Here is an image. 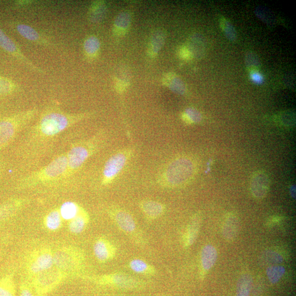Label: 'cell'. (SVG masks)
Returning <instances> with one entry per match:
<instances>
[{
	"label": "cell",
	"instance_id": "ab89813d",
	"mask_svg": "<svg viewBox=\"0 0 296 296\" xmlns=\"http://www.w3.org/2000/svg\"><path fill=\"white\" fill-rule=\"evenodd\" d=\"M251 79L257 84H261L263 83V78L260 73L258 71L251 72Z\"/></svg>",
	"mask_w": 296,
	"mask_h": 296
},
{
	"label": "cell",
	"instance_id": "277c9868",
	"mask_svg": "<svg viewBox=\"0 0 296 296\" xmlns=\"http://www.w3.org/2000/svg\"><path fill=\"white\" fill-rule=\"evenodd\" d=\"M196 166L193 159L181 156L169 161L159 171L157 183L163 188L173 189L188 183L196 173Z\"/></svg>",
	"mask_w": 296,
	"mask_h": 296
},
{
	"label": "cell",
	"instance_id": "52a82bcc",
	"mask_svg": "<svg viewBox=\"0 0 296 296\" xmlns=\"http://www.w3.org/2000/svg\"><path fill=\"white\" fill-rule=\"evenodd\" d=\"M107 213L116 227L138 244H143L145 240L139 233L137 223L132 214L122 207L109 206Z\"/></svg>",
	"mask_w": 296,
	"mask_h": 296
},
{
	"label": "cell",
	"instance_id": "8d00e7d4",
	"mask_svg": "<svg viewBox=\"0 0 296 296\" xmlns=\"http://www.w3.org/2000/svg\"><path fill=\"white\" fill-rule=\"evenodd\" d=\"M246 64L248 69L251 72L257 71L260 66V60L257 56L252 52L248 53L246 56Z\"/></svg>",
	"mask_w": 296,
	"mask_h": 296
},
{
	"label": "cell",
	"instance_id": "d6a6232c",
	"mask_svg": "<svg viewBox=\"0 0 296 296\" xmlns=\"http://www.w3.org/2000/svg\"><path fill=\"white\" fill-rule=\"evenodd\" d=\"M285 273V268L280 265L269 266L266 270V276L273 284H277Z\"/></svg>",
	"mask_w": 296,
	"mask_h": 296
},
{
	"label": "cell",
	"instance_id": "836d02e7",
	"mask_svg": "<svg viewBox=\"0 0 296 296\" xmlns=\"http://www.w3.org/2000/svg\"><path fill=\"white\" fill-rule=\"evenodd\" d=\"M17 85L12 80L0 76V97L12 94L18 90Z\"/></svg>",
	"mask_w": 296,
	"mask_h": 296
},
{
	"label": "cell",
	"instance_id": "d6986e66",
	"mask_svg": "<svg viewBox=\"0 0 296 296\" xmlns=\"http://www.w3.org/2000/svg\"><path fill=\"white\" fill-rule=\"evenodd\" d=\"M217 255V250L212 245H207L203 249L201 257V275L210 270L215 264Z\"/></svg>",
	"mask_w": 296,
	"mask_h": 296
},
{
	"label": "cell",
	"instance_id": "603a6c76",
	"mask_svg": "<svg viewBox=\"0 0 296 296\" xmlns=\"http://www.w3.org/2000/svg\"><path fill=\"white\" fill-rule=\"evenodd\" d=\"M84 53L89 60H94L100 54L101 42L97 36L90 35L85 40L83 44Z\"/></svg>",
	"mask_w": 296,
	"mask_h": 296
},
{
	"label": "cell",
	"instance_id": "ee69618b",
	"mask_svg": "<svg viewBox=\"0 0 296 296\" xmlns=\"http://www.w3.org/2000/svg\"><path fill=\"white\" fill-rule=\"evenodd\" d=\"M160 296H166V295H160Z\"/></svg>",
	"mask_w": 296,
	"mask_h": 296
},
{
	"label": "cell",
	"instance_id": "7c38bea8",
	"mask_svg": "<svg viewBox=\"0 0 296 296\" xmlns=\"http://www.w3.org/2000/svg\"><path fill=\"white\" fill-rule=\"evenodd\" d=\"M0 47L17 58L21 63H23L27 68L32 71L39 73H44V71L35 65L31 61L22 53L21 50L9 36H7L1 29H0Z\"/></svg>",
	"mask_w": 296,
	"mask_h": 296
},
{
	"label": "cell",
	"instance_id": "5bb4252c",
	"mask_svg": "<svg viewBox=\"0 0 296 296\" xmlns=\"http://www.w3.org/2000/svg\"><path fill=\"white\" fill-rule=\"evenodd\" d=\"M139 207L148 221L158 219L166 211V206L164 204L150 199H144L140 201Z\"/></svg>",
	"mask_w": 296,
	"mask_h": 296
},
{
	"label": "cell",
	"instance_id": "5b68a950",
	"mask_svg": "<svg viewBox=\"0 0 296 296\" xmlns=\"http://www.w3.org/2000/svg\"><path fill=\"white\" fill-rule=\"evenodd\" d=\"M38 108L20 111L0 118V151L8 146L38 117Z\"/></svg>",
	"mask_w": 296,
	"mask_h": 296
},
{
	"label": "cell",
	"instance_id": "e0dca14e",
	"mask_svg": "<svg viewBox=\"0 0 296 296\" xmlns=\"http://www.w3.org/2000/svg\"><path fill=\"white\" fill-rule=\"evenodd\" d=\"M16 29L21 36L29 41L40 46H49L51 45V43L48 39L31 26L18 23L16 24Z\"/></svg>",
	"mask_w": 296,
	"mask_h": 296
},
{
	"label": "cell",
	"instance_id": "8992f818",
	"mask_svg": "<svg viewBox=\"0 0 296 296\" xmlns=\"http://www.w3.org/2000/svg\"><path fill=\"white\" fill-rule=\"evenodd\" d=\"M136 150L135 146L126 147L118 151L108 159L103 169L101 178L102 186H108L115 180L135 155Z\"/></svg>",
	"mask_w": 296,
	"mask_h": 296
},
{
	"label": "cell",
	"instance_id": "ffe728a7",
	"mask_svg": "<svg viewBox=\"0 0 296 296\" xmlns=\"http://www.w3.org/2000/svg\"><path fill=\"white\" fill-rule=\"evenodd\" d=\"M24 202L20 199H14L0 205V222L12 217L20 209Z\"/></svg>",
	"mask_w": 296,
	"mask_h": 296
},
{
	"label": "cell",
	"instance_id": "6da1fadb",
	"mask_svg": "<svg viewBox=\"0 0 296 296\" xmlns=\"http://www.w3.org/2000/svg\"><path fill=\"white\" fill-rule=\"evenodd\" d=\"M94 114L92 112L69 113L56 103L50 104L24 131L17 146L16 156L21 171L26 174L38 168L41 160L65 131Z\"/></svg>",
	"mask_w": 296,
	"mask_h": 296
},
{
	"label": "cell",
	"instance_id": "484cf974",
	"mask_svg": "<svg viewBox=\"0 0 296 296\" xmlns=\"http://www.w3.org/2000/svg\"><path fill=\"white\" fill-rule=\"evenodd\" d=\"M129 267L133 272L144 276H154L157 269L154 266L140 259H134L129 263Z\"/></svg>",
	"mask_w": 296,
	"mask_h": 296
},
{
	"label": "cell",
	"instance_id": "8fae6325",
	"mask_svg": "<svg viewBox=\"0 0 296 296\" xmlns=\"http://www.w3.org/2000/svg\"><path fill=\"white\" fill-rule=\"evenodd\" d=\"M54 254L47 248L36 250L29 256L27 269L30 275L35 277L39 274L53 268Z\"/></svg>",
	"mask_w": 296,
	"mask_h": 296
},
{
	"label": "cell",
	"instance_id": "ac0fdd59",
	"mask_svg": "<svg viewBox=\"0 0 296 296\" xmlns=\"http://www.w3.org/2000/svg\"><path fill=\"white\" fill-rule=\"evenodd\" d=\"M239 230V220L235 214H228L225 218L221 228V233L228 241H234Z\"/></svg>",
	"mask_w": 296,
	"mask_h": 296
},
{
	"label": "cell",
	"instance_id": "2e32d148",
	"mask_svg": "<svg viewBox=\"0 0 296 296\" xmlns=\"http://www.w3.org/2000/svg\"><path fill=\"white\" fill-rule=\"evenodd\" d=\"M270 187L268 176L263 172L256 173L251 180L252 194L257 199H263L267 195Z\"/></svg>",
	"mask_w": 296,
	"mask_h": 296
},
{
	"label": "cell",
	"instance_id": "44dd1931",
	"mask_svg": "<svg viewBox=\"0 0 296 296\" xmlns=\"http://www.w3.org/2000/svg\"><path fill=\"white\" fill-rule=\"evenodd\" d=\"M90 221V216L87 212L81 207L77 216L69 221V231L73 234L83 232Z\"/></svg>",
	"mask_w": 296,
	"mask_h": 296
},
{
	"label": "cell",
	"instance_id": "d590c367",
	"mask_svg": "<svg viewBox=\"0 0 296 296\" xmlns=\"http://www.w3.org/2000/svg\"><path fill=\"white\" fill-rule=\"evenodd\" d=\"M220 26L222 30L227 36V38L231 41H235L237 38L236 32L233 26L230 21L225 18H221L219 20Z\"/></svg>",
	"mask_w": 296,
	"mask_h": 296
},
{
	"label": "cell",
	"instance_id": "ba28073f",
	"mask_svg": "<svg viewBox=\"0 0 296 296\" xmlns=\"http://www.w3.org/2000/svg\"><path fill=\"white\" fill-rule=\"evenodd\" d=\"M54 260L56 268L66 274L79 270L85 261V256L77 248L63 247L56 251Z\"/></svg>",
	"mask_w": 296,
	"mask_h": 296
},
{
	"label": "cell",
	"instance_id": "9a60e30c",
	"mask_svg": "<svg viewBox=\"0 0 296 296\" xmlns=\"http://www.w3.org/2000/svg\"><path fill=\"white\" fill-rule=\"evenodd\" d=\"M202 214L196 213L192 216L183 235V245L188 249L196 240L202 224Z\"/></svg>",
	"mask_w": 296,
	"mask_h": 296
},
{
	"label": "cell",
	"instance_id": "d4e9b609",
	"mask_svg": "<svg viewBox=\"0 0 296 296\" xmlns=\"http://www.w3.org/2000/svg\"><path fill=\"white\" fill-rule=\"evenodd\" d=\"M165 41V35L160 30L155 32L151 38L148 45V55L151 57H155L159 54Z\"/></svg>",
	"mask_w": 296,
	"mask_h": 296
},
{
	"label": "cell",
	"instance_id": "7402d4cb",
	"mask_svg": "<svg viewBox=\"0 0 296 296\" xmlns=\"http://www.w3.org/2000/svg\"><path fill=\"white\" fill-rule=\"evenodd\" d=\"M162 83L175 93L183 95L186 92V87L183 81L173 72L165 74L163 77Z\"/></svg>",
	"mask_w": 296,
	"mask_h": 296
},
{
	"label": "cell",
	"instance_id": "f35d334b",
	"mask_svg": "<svg viewBox=\"0 0 296 296\" xmlns=\"http://www.w3.org/2000/svg\"><path fill=\"white\" fill-rule=\"evenodd\" d=\"M179 54L180 57L184 59V60H189V59L193 57L191 51L187 46L181 47Z\"/></svg>",
	"mask_w": 296,
	"mask_h": 296
},
{
	"label": "cell",
	"instance_id": "74e56055",
	"mask_svg": "<svg viewBox=\"0 0 296 296\" xmlns=\"http://www.w3.org/2000/svg\"><path fill=\"white\" fill-rule=\"evenodd\" d=\"M20 296H34L31 286L26 282H23L20 285Z\"/></svg>",
	"mask_w": 296,
	"mask_h": 296
},
{
	"label": "cell",
	"instance_id": "4dcf8cb0",
	"mask_svg": "<svg viewBox=\"0 0 296 296\" xmlns=\"http://www.w3.org/2000/svg\"><path fill=\"white\" fill-rule=\"evenodd\" d=\"M80 208L81 206L76 203L66 202L61 206L59 210L63 219L70 221L77 216Z\"/></svg>",
	"mask_w": 296,
	"mask_h": 296
},
{
	"label": "cell",
	"instance_id": "7bdbcfd3",
	"mask_svg": "<svg viewBox=\"0 0 296 296\" xmlns=\"http://www.w3.org/2000/svg\"><path fill=\"white\" fill-rule=\"evenodd\" d=\"M32 2L31 1H19L17 4L18 6L24 7L31 5Z\"/></svg>",
	"mask_w": 296,
	"mask_h": 296
},
{
	"label": "cell",
	"instance_id": "f546056e",
	"mask_svg": "<svg viewBox=\"0 0 296 296\" xmlns=\"http://www.w3.org/2000/svg\"><path fill=\"white\" fill-rule=\"evenodd\" d=\"M62 219L59 209H55L47 214L44 220V225L49 231H56L61 228Z\"/></svg>",
	"mask_w": 296,
	"mask_h": 296
},
{
	"label": "cell",
	"instance_id": "7a4b0ae2",
	"mask_svg": "<svg viewBox=\"0 0 296 296\" xmlns=\"http://www.w3.org/2000/svg\"><path fill=\"white\" fill-rule=\"evenodd\" d=\"M67 169V153L64 152L47 165L21 175L17 182V187L26 189L61 183L65 181Z\"/></svg>",
	"mask_w": 296,
	"mask_h": 296
},
{
	"label": "cell",
	"instance_id": "1f68e13d",
	"mask_svg": "<svg viewBox=\"0 0 296 296\" xmlns=\"http://www.w3.org/2000/svg\"><path fill=\"white\" fill-rule=\"evenodd\" d=\"M16 290L12 275H7L0 279V296H16Z\"/></svg>",
	"mask_w": 296,
	"mask_h": 296
},
{
	"label": "cell",
	"instance_id": "b9f144b4",
	"mask_svg": "<svg viewBox=\"0 0 296 296\" xmlns=\"http://www.w3.org/2000/svg\"><path fill=\"white\" fill-rule=\"evenodd\" d=\"M281 220V217L279 216H275L272 217L268 222L269 225H273L279 223Z\"/></svg>",
	"mask_w": 296,
	"mask_h": 296
},
{
	"label": "cell",
	"instance_id": "cb8c5ba5",
	"mask_svg": "<svg viewBox=\"0 0 296 296\" xmlns=\"http://www.w3.org/2000/svg\"><path fill=\"white\" fill-rule=\"evenodd\" d=\"M107 11L106 3L103 1L94 2L88 11V18L93 23H98L105 18Z\"/></svg>",
	"mask_w": 296,
	"mask_h": 296
},
{
	"label": "cell",
	"instance_id": "f1b7e54d",
	"mask_svg": "<svg viewBox=\"0 0 296 296\" xmlns=\"http://www.w3.org/2000/svg\"><path fill=\"white\" fill-rule=\"evenodd\" d=\"M253 285V277L249 273L243 274L237 283L236 296H250Z\"/></svg>",
	"mask_w": 296,
	"mask_h": 296
},
{
	"label": "cell",
	"instance_id": "4fadbf2b",
	"mask_svg": "<svg viewBox=\"0 0 296 296\" xmlns=\"http://www.w3.org/2000/svg\"><path fill=\"white\" fill-rule=\"evenodd\" d=\"M94 256L100 263H106L113 260L116 255V248L108 240L100 238L96 240L93 245Z\"/></svg>",
	"mask_w": 296,
	"mask_h": 296
},
{
	"label": "cell",
	"instance_id": "4316f807",
	"mask_svg": "<svg viewBox=\"0 0 296 296\" xmlns=\"http://www.w3.org/2000/svg\"><path fill=\"white\" fill-rule=\"evenodd\" d=\"M131 21V16L129 12L124 11L121 12L116 18L113 32L118 36H121L127 32Z\"/></svg>",
	"mask_w": 296,
	"mask_h": 296
},
{
	"label": "cell",
	"instance_id": "3957f363",
	"mask_svg": "<svg viewBox=\"0 0 296 296\" xmlns=\"http://www.w3.org/2000/svg\"><path fill=\"white\" fill-rule=\"evenodd\" d=\"M101 130L87 139L72 144L67 153L68 169L65 181H68L79 171L86 162L98 153L105 145L107 135Z\"/></svg>",
	"mask_w": 296,
	"mask_h": 296
},
{
	"label": "cell",
	"instance_id": "60d3db41",
	"mask_svg": "<svg viewBox=\"0 0 296 296\" xmlns=\"http://www.w3.org/2000/svg\"><path fill=\"white\" fill-rule=\"evenodd\" d=\"M116 85V90L120 93H122L127 87V84H126L123 81L120 80H117Z\"/></svg>",
	"mask_w": 296,
	"mask_h": 296
},
{
	"label": "cell",
	"instance_id": "e575fe53",
	"mask_svg": "<svg viewBox=\"0 0 296 296\" xmlns=\"http://www.w3.org/2000/svg\"><path fill=\"white\" fill-rule=\"evenodd\" d=\"M181 118L185 123L191 125L201 122L202 120V115L197 109L189 108L182 113Z\"/></svg>",
	"mask_w": 296,
	"mask_h": 296
},
{
	"label": "cell",
	"instance_id": "9c48e42d",
	"mask_svg": "<svg viewBox=\"0 0 296 296\" xmlns=\"http://www.w3.org/2000/svg\"><path fill=\"white\" fill-rule=\"evenodd\" d=\"M85 279L101 285L112 286L122 289L132 290L143 287L144 281L126 274L118 272L98 276L85 277Z\"/></svg>",
	"mask_w": 296,
	"mask_h": 296
},
{
	"label": "cell",
	"instance_id": "30bf717a",
	"mask_svg": "<svg viewBox=\"0 0 296 296\" xmlns=\"http://www.w3.org/2000/svg\"><path fill=\"white\" fill-rule=\"evenodd\" d=\"M52 268L33 277V286L37 295H46L60 284L64 279L66 274L57 268Z\"/></svg>",
	"mask_w": 296,
	"mask_h": 296
},
{
	"label": "cell",
	"instance_id": "83f0119b",
	"mask_svg": "<svg viewBox=\"0 0 296 296\" xmlns=\"http://www.w3.org/2000/svg\"><path fill=\"white\" fill-rule=\"evenodd\" d=\"M285 256L278 250H267L263 252L261 256V262L265 265H276L282 263Z\"/></svg>",
	"mask_w": 296,
	"mask_h": 296
}]
</instances>
